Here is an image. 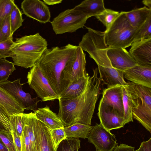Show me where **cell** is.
Returning <instances> with one entry per match:
<instances>
[{
    "mask_svg": "<svg viewBox=\"0 0 151 151\" xmlns=\"http://www.w3.org/2000/svg\"><path fill=\"white\" fill-rule=\"evenodd\" d=\"M80 143L79 139L66 138L60 143L55 151H78Z\"/></svg>",
    "mask_w": 151,
    "mask_h": 151,
    "instance_id": "32",
    "label": "cell"
},
{
    "mask_svg": "<svg viewBox=\"0 0 151 151\" xmlns=\"http://www.w3.org/2000/svg\"><path fill=\"white\" fill-rule=\"evenodd\" d=\"M88 142L93 144L97 151H112L116 145L115 136L106 129L100 123H96L87 138Z\"/></svg>",
    "mask_w": 151,
    "mask_h": 151,
    "instance_id": "10",
    "label": "cell"
},
{
    "mask_svg": "<svg viewBox=\"0 0 151 151\" xmlns=\"http://www.w3.org/2000/svg\"><path fill=\"white\" fill-rule=\"evenodd\" d=\"M78 47L69 44L61 47L47 48L35 64L59 97L64 90L62 79L63 71L76 55Z\"/></svg>",
    "mask_w": 151,
    "mask_h": 151,
    "instance_id": "2",
    "label": "cell"
},
{
    "mask_svg": "<svg viewBox=\"0 0 151 151\" xmlns=\"http://www.w3.org/2000/svg\"><path fill=\"white\" fill-rule=\"evenodd\" d=\"M133 118L151 133V88L128 82Z\"/></svg>",
    "mask_w": 151,
    "mask_h": 151,
    "instance_id": "4",
    "label": "cell"
},
{
    "mask_svg": "<svg viewBox=\"0 0 151 151\" xmlns=\"http://www.w3.org/2000/svg\"><path fill=\"white\" fill-rule=\"evenodd\" d=\"M136 151H151V138L146 141L141 142L139 148Z\"/></svg>",
    "mask_w": 151,
    "mask_h": 151,
    "instance_id": "42",
    "label": "cell"
},
{
    "mask_svg": "<svg viewBox=\"0 0 151 151\" xmlns=\"http://www.w3.org/2000/svg\"><path fill=\"white\" fill-rule=\"evenodd\" d=\"M20 78L13 81L7 80L0 82V86L21 102L24 109L32 110L34 112L38 109L37 103L41 101L37 97L32 98L29 93L22 90V86L24 83H21Z\"/></svg>",
    "mask_w": 151,
    "mask_h": 151,
    "instance_id": "11",
    "label": "cell"
},
{
    "mask_svg": "<svg viewBox=\"0 0 151 151\" xmlns=\"http://www.w3.org/2000/svg\"><path fill=\"white\" fill-rule=\"evenodd\" d=\"M124 125L129 122H133L132 103L129 88L127 85L122 86Z\"/></svg>",
    "mask_w": 151,
    "mask_h": 151,
    "instance_id": "26",
    "label": "cell"
},
{
    "mask_svg": "<svg viewBox=\"0 0 151 151\" xmlns=\"http://www.w3.org/2000/svg\"><path fill=\"white\" fill-rule=\"evenodd\" d=\"M26 122V113L14 114L10 116L9 123L12 132L21 137Z\"/></svg>",
    "mask_w": 151,
    "mask_h": 151,
    "instance_id": "27",
    "label": "cell"
},
{
    "mask_svg": "<svg viewBox=\"0 0 151 151\" xmlns=\"http://www.w3.org/2000/svg\"><path fill=\"white\" fill-rule=\"evenodd\" d=\"M90 76L88 75L72 83L62 92L59 98L63 100H71L80 96L87 87Z\"/></svg>",
    "mask_w": 151,
    "mask_h": 151,
    "instance_id": "22",
    "label": "cell"
},
{
    "mask_svg": "<svg viewBox=\"0 0 151 151\" xmlns=\"http://www.w3.org/2000/svg\"><path fill=\"white\" fill-rule=\"evenodd\" d=\"M150 38H151V16L138 29L133 42Z\"/></svg>",
    "mask_w": 151,
    "mask_h": 151,
    "instance_id": "30",
    "label": "cell"
},
{
    "mask_svg": "<svg viewBox=\"0 0 151 151\" xmlns=\"http://www.w3.org/2000/svg\"></svg>",
    "mask_w": 151,
    "mask_h": 151,
    "instance_id": "47",
    "label": "cell"
},
{
    "mask_svg": "<svg viewBox=\"0 0 151 151\" xmlns=\"http://www.w3.org/2000/svg\"><path fill=\"white\" fill-rule=\"evenodd\" d=\"M0 151H9L6 146L0 137Z\"/></svg>",
    "mask_w": 151,
    "mask_h": 151,
    "instance_id": "44",
    "label": "cell"
},
{
    "mask_svg": "<svg viewBox=\"0 0 151 151\" xmlns=\"http://www.w3.org/2000/svg\"><path fill=\"white\" fill-rule=\"evenodd\" d=\"M15 4L14 0H0V19L10 16Z\"/></svg>",
    "mask_w": 151,
    "mask_h": 151,
    "instance_id": "35",
    "label": "cell"
},
{
    "mask_svg": "<svg viewBox=\"0 0 151 151\" xmlns=\"http://www.w3.org/2000/svg\"><path fill=\"white\" fill-rule=\"evenodd\" d=\"M34 113L37 119L50 130L64 127L58 114L51 110L47 105L38 108Z\"/></svg>",
    "mask_w": 151,
    "mask_h": 151,
    "instance_id": "21",
    "label": "cell"
},
{
    "mask_svg": "<svg viewBox=\"0 0 151 151\" xmlns=\"http://www.w3.org/2000/svg\"><path fill=\"white\" fill-rule=\"evenodd\" d=\"M10 116H8L0 109V132H12L9 123Z\"/></svg>",
    "mask_w": 151,
    "mask_h": 151,
    "instance_id": "39",
    "label": "cell"
},
{
    "mask_svg": "<svg viewBox=\"0 0 151 151\" xmlns=\"http://www.w3.org/2000/svg\"><path fill=\"white\" fill-rule=\"evenodd\" d=\"M122 86L107 87L103 91L99 107L107 108L124 117Z\"/></svg>",
    "mask_w": 151,
    "mask_h": 151,
    "instance_id": "12",
    "label": "cell"
},
{
    "mask_svg": "<svg viewBox=\"0 0 151 151\" xmlns=\"http://www.w3.org/2000/svg\"><path fill=\"white\" fill-rule=\"evenodd\" d=\"M142 3L146 6L149 9H151V0H144L142 1Z\"/></svg>",
    "mask_w": 151,
    "mask_h": 151,
    "instance_id": "45",
    "label": "cell"
},
{
    "mask_svg": "<svg viewBox=\"0 0 151 151\" xmlns=\"http://www.w3.org/2000/svg\"><path fill=\"white\" fill-rule=\"evenodd\" d=\"M88 18L82 12L74 7L60 13L51 24L56 35L73 33L83 28Z\"/></svg>",
    "mask_w": 151,
    "mask_h": 151,
    "instance_id": "7",
    "label": "cell"
},
{
    "mask_svg": "<svg viewBox=\"0 0 151 151\" xmlns=\"http://www.w3.org/2000/svg\"><path fill=\"white\" fill-rule=\"evenodd\" d=\"M46 40L39 33L17 38L10 48L15 65L25 68L34 65L47 48Z\"/></svg>",
    "mask_w": 151,
    "mask_h": 151,
    "instance_id": "3",
    "label": "cell"
},
{
    "mask_svg": "<svg viewBox=\"0 0 151 151\" xmlns=\"http://www.w3.org/2000/svg\"><path fill=\"white\" fill-rule=\"evenodd\" d=\"M0 137L9 151H17L14 143L12 132H1Z\"/></svg>",
    "mask_w": 151,
    "mask_h": 151,
    "instance_id": "36",
    "label": "cell"
},
{
    "mask_svg": "<svg viewBox=\"0 0 151 151\" xmlns=\"http://www.w3.org/2000/svg\"><path fill=\"white\" fill-rule=\"evenodd\" d=\"M89 18L100 14L106 9L103 0H86L75 6Z\"/></svg>",
    "mask_w": 151,
    "mask_h": 151,
    "instance_id": "23",
    "label": "cell"
},
{
    "mask_svg": "<svg viewBox=\"0 0 151 151\" xmlns=\"http://www.w3.org/2000/svg\"><path fill=\"white\" fill-rule=\"evenodd\" d=\"M137 29L130 25L125 12H121L109 29L104 31L106 43L109 48L125 49L133 42Z\"/></svg>",
    "mask_w": 151,
    "mask_h": 151,
    "instance_id": "6",
    "label": "cell"
},
{
    "mask_svg": "<svg viewBox=\"0 0 151 151\" xmlns=\"http://www.w3.org/2000/svg\"><path fill=\"white\" fill-rule=\"evenodd\" d=\"M12 134L14 145L17 151H22L21 137L16 133L12 132Z\"/></svg>",
    "mask_w": 151,
    "mask_h": 151,
    "instance_id": "41",
    "label": "cell"
},
{
    "mask_svg": "<svg viewBox=\"0 0 151 151\" xmlns=\"http://www.w3.org/2000/svg\"><path fill=\"white\" fill-rule=\"evenodd\" d=\"M27 83L42 101L59 99V96L53 90L48 81L36 64L28 72Z\"/></svg>",
    "mask_w": 151,
    "mask_h": 151,
    "instance_id": "8",
    "label": "cell"
},
{
    "mask_svg": "<svg viewBox=\"0 0 151 151\" xmlns=\"http://www.w3.org/2000/svg\"><path fill=\"white\" fill-rule=\"evenodd\" d=\"M14 63L6 59L0 58V82L8 80L9 76L16 70Z\"/></svg>",
    "mask_w": 151,
    "mask_h": 151,
    "instance_id": "31",
    "label": "cell"
},
{
    "mask_svg": "<svg viewBox=\"0 0 151 151\" xmlns=\"http://www.w3.org/2000/svg\"><path fill=\"white\" fill-rule=\"evenodd\" d=\"M98 70L101 81L108 87L117 85L124 86L128 83L124 80L123 72L113 68L103 67L98 66Z\"/></svg>",
    "mask_w": 151,
    "mask_h": 151,
    "instance_id": "20",
    "label": "cell"
},
{
    "mask_svg": "<svg viewBox=\"0 0 151 151\" xmlns=\"http://www.w3.org/2000/svg\"><path fill=\"white\" fill-rule=\"evenodd\" d=\"M98 109L100 123L106 129L110 131L124 127V117L117 112L107 108L99 107Z\"/></svg>",
    "mask_w": 151,
    "mask_h": 151,
    "instance_id": "18",
    "label": "cell"
},
{
    "mask_svg": "<svg viewBox=\"0 0 151 151\" xmlns=\"http://www.w3.org/2000/svg\"><path fill=\"white\" fill-rule=\"evenodd\" d=\"M23 13L38 22L45 24L50 21L51 14L48 6L39 0H24L21 4Z\"/></svg>",
    "mask_w": 151,
    "mask_h": 151,
    "instance_id": "13",
    "label": "cell"
},
{
    "mask_svg": "<svg viewBox=\"0 0 151 151\" xmlns=\"http://www.w3.org/2000/svg\"><path fill=\"white\" fill-rule=\"evenodd\" d=\"M129 53L137 65L151 67V38L133 42Z\"/></svg>",
    "mask_w": 151,
    "mask_h": 151,
    "instance_id": "14",
    "label": "cell"
},
{
    "mask_svg": "<svg viewBox=\"0 0 151 151\" xmlns=\"http://www.w3.org/2000/svg\"><path fill=\"white\" fill-rule=\"evenodd\" d=\"M14 43L12 37L0 41V58L6 59L10 57V48Z\"/></svg>",
    "mask_w": 151,
    "mask_h": 151,
    "instance_id": "34",
    "label": "cell"
},
{
    "mask_svg": "<svg viewBox=\"0 0 151 151\" xmlns=\"http://www.w3.org/2000/svg\"><path fill=\"white\" fill-rule=\"evenodd\" d=\"M93 126L80 123H76L70 126L64 127L67 138H87Z\"/></svg>",
    "mask_w": 151,
    "mask_h": 151,
    "instance_id": "25",
    "label": "cell"
},
{
    "mask_svg": "<svg viewBox=\"0 0 151 151\" xmlns=\"http://www.w3.org/2000/svg\"><path fill=\"white\" fill-rule=\"evenodd\" d=\"M50 130L55 151L60 143L67 138L64 127Z\"/></svg>",
    "mask_w": 151,
    "mask_h": 151,
    "instance_id": "33",
    "label": "cell"
},
{
    "mask_svg": "<svg viewBox=\"0 0 151 151\" xmlns=\"http://www.w3.org/2000/svg\"><path fill=\"white\" fill-rule=\"evenodd\" d=\"M0 109L8 116L23 113L24 110L21 102L1 86Z\"/></svg>",
    "mask_w": 151,
    "mask_h": 151,
    "instance_id": "19",
    "label": "cell"
},
{
    "mask_svg": "<svg viewBox=\"0 0 151 151\" xmlns=\"http://www.w3.org/2000/svg\"><path fill=\"white\" fill-rule=\"evenodd\" d=\"M123 73L125 78L132 83L151 88V67L137 65Z\"/></svg>",
    "mask_w": 151,
    "mask_h": 151,
    "instance_id": "16",
    "label": "cell"
},
{
    "mask_svg": "<svg viewBox=\"0 0 151 151\" xmlns=\"http://www.w3.org/2000/svg\"><path fill=\"white\" fill-rule=\"evenodd\" d=\"M22 14V12L15 4L10 15L11 34L12 36L14 32L22 25L24 21Z\"/></svg>",
    "mask_w": 151,
    "mask_h": 151,
    "instance_id": "29",
    "label": "cell"
},
{
    "mask_svg": "<svg viewBox=\"0 0 151 151\" xmlns=\"http://www.w3.org/2000/svg\"><path fill=\"white\" fill-rule=\"evenodd\" d=\"M134 147L125 144H121L119 146L117 144L113 151H136L134 150Z\"/></svg>",
    "mask_w": 151,
    "mask_h": 151,
    "instance_id": "40",
    "label": "cell"
},
{
    "mask_svg": "<svg viewBox=\"0 0 151 151\" xmlns=\"http://www.w3.org/2000/svg\"><path fill=\"white\" fill-rule=\"evenodd\" d=\"M125 15L130 25L133 27L138 29L151 16V9L145 6L129 11L125 12Z\"/></svg>",
    "mask_w": 151,
    "mask_h": 151,
    "instance_id": "24",
    "label": "cell"
},
{
    "mask_svg": "<svg viewBox=\"0 0 151 151\" xmlns=\"http://www.w3.org/2000/svg\"><path fill=\"white\" fill-rule=\"evenodd\" d=\"M20 137L22 151H33L32 144L28 136L26 123Z\"/></svg>",
    "mask_w": 151,
    "mask_h": 151,
    "instance_id": "37",
    "label": "cell"
},
{
    "mask_svg": "<svg viewBox=\"0 0 151 151\" xmlns=\"http://www.w3.org/2000/svg\"><path fill=\"white\" fill-rule=\"evenodd\" d=\"M86 89L78 97L71 100L59 99L58 114L65 127L78 123L91 126L96 104L99 96L101 83L98 69L93 70Z\"/></svg>",
    "mask_w": 151,
    "mask_h": 151,
    "instance_id": "1",
    "label": "cell"
},
{
    "mask_svg": "<svg viewBox=\"0 0 151 151\" xmlns=\"http://www.w3.org/2000/svg\"><path fill=\"white\" fill-rule=\"evenodd\" d=\"M34 130L37 143V151H55L50 130L35 116Z\"/></svg>",
    "mask_w": 151,
    "mask_h": 151,
    "instance_id": "17",
    "label": "cell"
},
{
    "mask_svg": "<svg viewBox=\"0 0 151 151\" xmlns=\"http://www.w3.org/2000/svg\"><path fill=\"white\" fill-rule=\"evenodd\" d=\"M86 27L88 32L83 36L78 46L88 53L98 66L112 68L107 55L109 47L105 42V32Z\"/></svg>",
    "mask_w": 151,
    "mask_h": 151,
    "instance_id": "5",
    "label": "cell"
},
{
    "mask_svg": "<svg viewBox=\"0 0 151 151\" xmlns=\"http://www.w3.org/2000/svg\"><path fill=\"white\" fill-rule=\"evenodd\" d=\"M1 28L2 34L4 40L12 37L11 34L10 16L6 17L3 19Z\"/></svg>",
    "mask_w": 151,
    "mask_h": 151,
    "instance_id": "38",
    "label": "cell"
},
{
    "mask_svg": "<svg viewBox=\"0 0 151 151\" xmlns=\"http://www.w3.org/2000/svg\"><path fill=\"white\" fill-rule=\"evenodd\" d=\"M120 14L119 12L106 9L101 14L95 17L106 27L105 30H107Z\"/></svg>",
    "mask_w": 151,
    "mask_h": 151,
    "instance_id": "28",
    "label": "cell"
},
{
    "mask_svg": "<svg viewBox=\"0 0 151 151\" xmlns=\"http://www.w3.org/2000/svg\"><path fill=\"white\" fill-rule=\"evenodd\" d=\"M107 55L112 67L121 71L137 65L125 48L109 47Z\"/></svg>",
    "mask_w": 151,
    "mask_h": 151,
    "instance_id": "15",
    "label": "cell"
},
{
    "mask_svg": "<svg viewBox=\"0 0 151 151\" xmlns=\"http://www.w3.org/2000/svg\"><path fill=\"white\" fill-rule=\"evenodd\" d=\"M62 0H43L44 2L46 4L48 5H54L60 4L62 2Z\"/></svg>",
    "mask_w": 151,
    "mask_h": 151,
    "instance_id": "43",
    "label": "cell"
},
{
    "mask_svg": "<svg viewBox=\"0 0 151 151\" xmlns=\"http://www.w3.org/2000/svg\"><path fill=\"white\" fill-rule=\"evenodd\" d=\"M3 19H0V41H1L2 40H5L4 39L3 36L2 34L1 31V24Z\"/></svg>",
    "mask_w": 151,
    "mask_h": 151,
    "instance_id": "46",
    "label": "cell"
},
{
    "mask_svg": "<svg viewBox=\"0 0 151 151\" xmlns=\"http://www.w3.org/2000/svg\"><path fill=\"white\" fill-rule=\"evenodd\" d=\"M86 54L78 46L76 55L67 63L62 72L64 90L72 83L88 75L86 71Z\"/></svg>",
    "mask_w": 151,
    "mask_h": 151,
    "instance_id": "9",
    "label": "cell"
}]
</instances>
